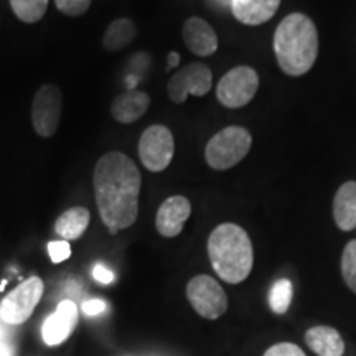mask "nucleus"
<instances>
[{
    "mask_svg": "<svg viewBox=\"0 0 356 356\" xmlns=\"http://www.w3.org/2000/svg\"><path fill=\"white\" fill-rule=\"evenodd\" d=\"M92 185L99 216L111 234L136 222L142 177L139 168L126 154L102 155L95 167Z\"/></svg>",
    "mask_w": 356,
    "mask_h": 356,
    "instance_id": "obj_1",
    "label": "nucleus"
},
{
    "mask_svg": "<svg viewBox=\"0 0 356 356\" xmlns=\"http://www.w3.org/2000/svg\"><path fill=\"white\" fill-rule=\"evenodd\" d=\"M274 53L280 70L289 76L309 73L318 56V33L305 13L287 15L274 33Z\"/></svg>",
    "mask_w": 356,
    "mask_h": 356,
    "instance_id": "obj_2",
    "label": "nucleus"
},
{
    "mask_svg": "<svg viewBox=\"0 0 356 356\" xmlns=\"http://www.w3.org/2000/svg\"><path fill=\"white\" fill-rule=\"evenodd\" d=\"M208 256L215 273L228 284L246 280L254 264L251 238L234 222H222L211 231Z\"/></svg>",
    "mask_w": 356,
    "mask_h": 356,
    "instance_id": "obj_3",
    "label": "nucleus"
},
{
    "mask_svg": "<svg viewBox=\"0 0 356 356\" xmlns=\"http://www.w3.org/2000/svg\"><path fill=\"white\" fill-rule=\"evenodd\" d=\"M252 137L246 127L229 126L208 140L204 159L213 170H229L251 150Z\"/></svg>",
    "mask_w": 356,
    "mask_h": 356,
    "instance_id": "obj_4",
    "label": "nucleus"
},
{
    "mask_svg": "<svg viewBox=\"0 0 356 356\" xmlns=\"http://www.w3.org/2000/svg\"><path fill=\"white\" fill-rule=\"evenodd\" d=\"M259 89V74L251 66H236L220 79L216 97L225 108L239 109L249 104Z\"/></svg>",
    "mask_w": 356,
    "mask_h": 356,
    "instance_id": "obj_5",
    "label": "nucleus"
},
{
    "mask_svg": "<svg viewBox=\"0 0 356 356\" xmlns=\"http://www.w3.org/2000/svg\"><path fill=\"white\" fill-rule=\"evenodd\" d=\"M186 297L198 315L207 320H216L228 310V296L210 275H197L186 286Z\"/></svg>",
    "mask_w": 356,
    "mask_h": 356,
    "instance_id": "obj_6",
    "label": "nucleus"
},
{
    "mask_svg": "<svg viewBox=\"0 0 356 356\" xmlns=\"http://www.w3.org/2000/svg\"><path fill=\"white\" fill-rule=\"evenodd\" d=\"M43 296V280L33 275L15 287L0 304V320L8 325H20L30 318Z\"/></svg>",
    "mask_w": 356,
    "mask_h": 356,
    "instance_id": "obj_7",
    "label": "nucleus"
},
{
    "mask_svg": "<svg viewBox=\"0 0 356 356\" xmlns=\"http://www.w3.org/2000/svg\"><path fill=\"white\" fill-rule=\"evenodd\" d=\"M173 152H175V140L170 129L160 124L145 129L139 140V157L147 170H165L170 165Z\"/></svg>",
    "mask_w": 356,
    "mask_h": 356,
    "instance_id": "obj_8",
    "label": "nucleus"
},
{
    "mask_svg": "<svg viewBox=\"0 0 356 356\" xmlns=\"http://www.w3.org/2000/svg\"><path fill=\"white\" fill-rule=\"evenodd\" d=\"M63 95L55 84H44L37 91L32 104V122L40 137H51L60 126Z\"/></svg>",
    "mask_w": 356,
    "mask_h": 356,
    "instance_id": "obj_9",
    "label": "nucleus"
},
{
    "mask_svg": "<svg viewBox=\"0 0 356 356\" xmlns=\"http://www.w3.org/2000/svg\"><path fill=\"white\" fill-rule=\"evenodd\" d=\"M213 83L211 70L203 63H191L177 71L167 84L168 97L177 104L186 101L190 95L204 96L210 92Z\"/></svg>",
    "mask_w": 356,
    "mask_h": 356,
    "instance_id": "obj_10",
    "label": "nucleus"
},
{
    "mask_svg": "<svg viewBox=\"0 0 356 356\" xmlns=\"http://www.w3.org/2000/svg\"><path fill=\"white\" fill-rule=\"evenodd\" d=\"M191 215V204L188 198L175 195L167 198L160 204L157 216H155V228L163 238H175L184 231L186 220Z\"/></svg>",
    "mask_w": 356,
    "mask_h": 356,
    "instance_id": "obj_11",
    "label": "nucleus"
},
{
    "mask_svg": "<svg viewBox=\"0 0 356 356\" xmlns=\"http://www.w3.org/2000/svg\"><path fill=\"white\" fill-rule=\"evenodd\" d=\"M78 323V307L74 305V302L63 300L60 302L56 307L55 314L50 315L43 323V340L44 343L55 346L63 343L71 335V332L74 330Z\"/></svg>",
    "mask_w": 356,
    "mask_h": 356,
    "instance_id": "obj_12",
    "label": "nucleus"
},
{
    "mask_svg": "<svg viewBox=\"0 0 356 356\" xmlns=\"http://www.w3.org/2000/svg\"><path fill=\"white\" fill-rule=\"evenodd\" d=\"M184 42L186 48L197 56H211L218 50L216 32L207 20L200 17H190L184 24Z\"/></svg>",
    "mask_w": 356,
    "mask_h": 356,
    "instance_id": "obj_13",
    "label": "nucleus"
},
{
    "mask_svg": "<svg viewBox=\"0 0 356 356\" xmlns=\"http://www.w3.org/2000/svg\"><path fill=\"white\" fill-rule=\"evenodd\" d=\"M150 106V96L139 89H127L119 95L111 104V115L121 124H132L139 121Z\"/></svg>",
    "mask_w": 356,
    "mask_h": 356,
    "instance_id": "obj_14",
    "label": "nucleus"
},
{
    "mask_svg": "<svg viewBox=\"0 0 356 356\" xmlns=\"http://www.w3.org/2000/svg\"><path fill=\"white\" fill-rule=\"evenodd\" d=\"M280 0H233L231 10L234 19L244 25H262L277 13Z\"/></svg>",
    "mask_w": 356,
    "mask_h": 356,
    "instance_id": "obj_15",
    "label": "nucleus"
},
{
    "mask_svg": "<svg viewBox=\"0 0 356 356\" xmlns=\"http://www.w3.org/2000/svg\"><path fill=\"white\" fill-rule=\"evenodd\" d=\"M333 218L341 231L356 228V181H346L333 198Z\"/></svg>",
    "mask_w": 356,
    "mask_h": 356,
    "instance_id": "obj_16",
    "label": "nucleus"
},
{
    "mask_svg": "<svg viewBox=\"0 0 356 356\" xmlns=\"http://www.w3.org/2000/svg\"><path fill=\"white\" fill-rule=\"evenodd\" d=\"M309 348L318 356H343L345 341L335 328L314 327L305 333Z\"/></svg>",
    "mask_w": 356,
    "mask_h": 356,
    "instance_id": "obj_17",
    "label": "nucleus"
},
{
    "mask_svg": "<svg viewBox=\"0 0 356 356\" xmlns=\"http://www.w3.org/2000/svg\"><path fill=\"white\" fill-rule=\"evenodd\" d=\"M89 211L84 207H73L66 210L55 222V231L65 241L79 239L88 229Z\"/></svg>",
    "mask_w": 356,
    "mask_h": 356,
    "instance_id": "obj_18",
    "label": "nucleus"
},
{
    "mask_svg": "<svg viewBox=\"0 0 356 356\" xmlns=\"http://www.w3.org/2000/svg\"><path fill=\"white\" fill-rule=\"evenodd\" d=\"M137 35V29L132 20L118 19L108 26L104 37H102V47L111 53L121 51L127 44L134 42Z\"/></svg>",
    "mask_w": 356,
    "mask_h": 356,
    "instance_id": "obj_19",
    "label": "nucleus"
},
{
    "mask_svg": "<svg viewBox=\"0 0 356 356\" xmlns=\"http://www.w3.org/2000/svg\"><path fill=\"white\" fill-rule=\"evenodd\" d=\"M10 7L17 19L25 24H35L47 13L48 0H10Z\"/></svg>",
    "mask_w": 356,
    "mask_h": 356,
    "instance_id": "obj_20",
    "label": "nucleus"
},
{
    "mask_svg": "<svg viewBox=\"0 0 356 356\" xmlns=\"http://www.w3.org/2000/svg\"><path fill=\"white\" fill-rule=\"evenodd\" d=\"M293 296L292 282L289 279H279L277 282L274 284L273 289H270L269 293V305L273 309L274 314H286L291 307Z\"/></svg>",
    "mask_w": 356,
    "mask_h": 356,
    "instance_id": "obj_21",
    "label": "nucleus"
},
{
    "mask_svg": "<svg viewBox=\"0 0 356 356\" xmlns=\"http://www.w3.org/2000/svg\"><path fill=\"white\" fill-rule=\"evenodd\" d=\"M341 275L351 291L356 293V239L350 241L341 254Z\"/></svg>",
    "mask_w": 356,
    "mask_h": 356,
    "instance_id": "obj_22",
    "label": "nucleus"
},
{
    "mask_svg": "<svg viewBox=\"0 0 356 356\" xmlns=\"http://www.w3.org/2000/svg\"><path fill=\"white\" fill-rule=\"evenodd\" d=\"M56 8L68 17H79L91 7V0H55Z\"/></svg>",
    "mask_w": 356,
    "mask_h": 356,
    "instance_id": "obj_23",
    "label": "nucleus"
},
{
    "mask_svg": "<svg viewBox=\"0 0 356 356\" xmlns=\"http://www.w3.org/2000/svg\"><path fill=\"white\" fill-rule=\"evenodd\" d=\"M48 254H50L51 261L55 264H60V262L66 261L71 256L70 243L65 241V239H61V241H51L48 244Z\"/></svg>",
    "mask_w": 356,
    "mask_h": 356,
    "instance_id": "obj_24",
    "label": "nucleus"
},
{
    "mask_svg": "<svg viewBox=\"0 0 356 356\" xmlns=\"http://www.w3.org/2000/svg\"><path fill=\"white\" fill-rule=\"evenodd\" d=\"M262 356H307L300 346L293 343H277L270 346Z\"/></svg>",
    "mask_w": 356,
    "mask_h": 356,
    "instance_id": "obj_25",
    "label": "nucleus"
},
{
    "mask_svg": "<svg viewBox=\"0 0 356 356\" xmlns=\"http://www.w3.org/2000/svg\"><path fill=\"white\" fill-rule=\"evenodd\" d=\"M106 310V302L99 299L86 300L83 304V312L88 315V317H96V315L102 314Z\"/></svg>",
    "mask_w": 356,
    "mask_h": 356,
    "instance_id": "obj_26",
    "label": "nucleus"
},
{
    "mask_svg": "<svg viewBox=\"0 0 356 356\" xmlns=\"http://www.w3.org/2000/svg\"><path fill=\"white\" fill-rule=\"evenodd\" d=\"M92 277L101 284H111L114 280V273L104 264H96L95 269H92Z\"/></svg>",
    "mask_w": 356,
    "mask_h": 356,
    "instance_id": "obj_27",
    "label": "nucleus"
},
{
    "mask_svg": "<svg viewBox=\"0 0 356 356\" xmlns=\"http://www.w3.org/2000/svg\"><path fill=\"white\" fill-rule=\"evenodd\" d=\"M178 61H180V55H178L177 51H172L170 55H168V63H167V68H175V66L178 65Z\"/></svg>",
    "mask_w": 356,
    "mask_h": 356,
    "instance_id": "obj_28",
    "label": "nucleus"
},
{
    "mask_svg": "<svg viewBox=\"0 0 356 356\" xmlns=\"http://www.w3.org/2000/svg\"><path fill=\"white\" fill-rule=\"evenodd\" d=\"M12 346L6 343V341H0V356H12Z\"/></svg>",
    "mask_w": 356,
    "mask_h": 356,
    "instance_id": "obj_29",
    "label": "nucleus"
},
{
    "mask_svg": "<svg viewBox=\"0 0 356 356\" xmlns=\"http://www.w3.org/2000/svg\"><path fill=\"white\" fill-rule=\"evenodd\" d=\"M2 337H3V327L0 325V341H2Z\"/></svg>",
    "mask_w": 356,
    "mask_h": 356,
    "instance_id": "obj_30",
    "label": "nucleus"
}]
</instances>
